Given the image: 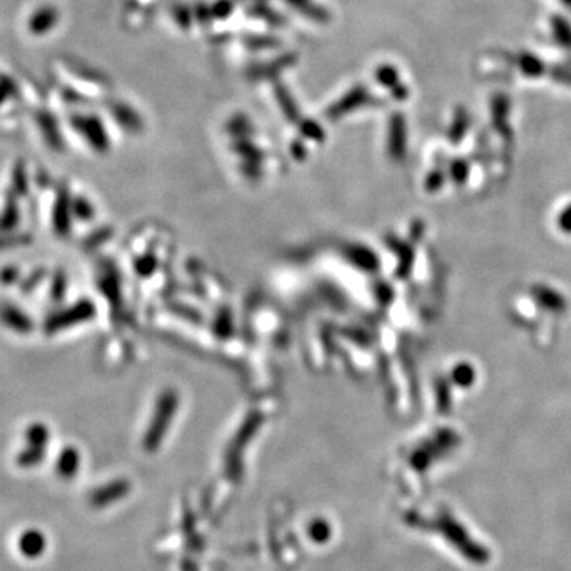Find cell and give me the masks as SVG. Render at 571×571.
Instances as JSON below:
<instances>
[{"mask_svg":"<svg viewBox=\"0 0 571 571\" xmlns=\"http://www.w3.org/2000/svg\"><path fill=\"white\" fill-rule=\"evenodd\" d=\"M535 297L544 308L553 309V312H562L565 308V300L560 294L549 288H538L535 289Z\"/></svg>","mask_w":571,"mask_h":571,"instance_id":"5b68a950","label":"cell"},{"mask_svg":"<svg viewBox=\"0 0 571 571\" xmlns=\"http://www.w3.org/2000/svg\"><path fill=\"white\" fill-rule=\"evenodd\" d=\"M557 224L562 232L571 233V203L567 208L562 210V213H560V216L557 219Z\"/></svg>","mask_w":571,"mask_h":571,"instance_id":"30bf717a","label":"cell"},{"mask_svg":"<svg viewBox=\"0 0 571 571\" xmlns=\"http://www.w3.org/2000/svg\"><path fill=\"white\" fill-rule=\"evenodd\" d=\"M443 173H440V172H432L430 173V177H429V184L430 186H432V190L433 189H437V188H440V184L443 183Z\"/></svg>","mask_w":571,"mask_h":571,"instance_id":"8fae6325","label":"cell"},{"mask_svg":"<svg viewBox=\"0 0 571 571\" xmlns=\"http://www.w3.org/2000/svg\"><path fill=\"white\" fill-rule=\"evenodd\" d=\"M500 56H502L505 61H509L511 65H514V67L518 68L520 73L525 75L527 78H541V77H544V75H548L549 72L548 64L532 53H527V51H520L518 54L502 53Z\"/></svg>","mask_w":571,"mask_h":571,"instance_id":"6da1fadb","label":"cell"},{"mask_svg":"<svg viewBox=\"0 0 571 571\" xmlns=\"http://www.w3.org/2000/svg\"><path fill=\"white\" fill-rule=\"evenodd\" d=\"M548 75L555 83L571 86V62L567 65H553V67H549Z\"/></svg>","mask_w":571,"mask_h":571,"instance_id":"ba28073f","label":"cell"},{"mask_svg":"<svg viewBox=\"0 0 571 571\" xmlns=\"http://www.w3.org/2000/svg\"><path fill=\"white\" fill-rule=\"evenodd\" d=\"M560 2H562L565 5V7L571 10V0H560Z\"/></svg>","mask_w":571,"mask_h":571,"instance_id":"7c38bea8","label":"cell"},{"mask_svg":"<svg viewBox=\"0 0 571 571\" xmlns=\"http://www.w3.org/2000/svg\"><path fill=\"white\" fill-rule=\"evenodd\" d=\"M509 97L498 92L495 94L492 100H490V113H492V123L494 127L497 129V132L503 137H509L511 129H509Z\"/></svg>","mask_w":571,"mask_h":571,"instance_id":"7a4b0ae2","label":"cell"},{"mask_svg":"<svg viewBox=\"0 0 571 571\" xmlns=\"http://www.w3.org/2000/svg\"><path fill=\"white\" fill-rule=\"evenodd\" d=\"M474 368L473 365L470 364H459L455 365L453 373H451V379H453L454 384L460 385V388H468L474 383Z\"/></svg>","mask_w":571,"mask_h":571,"instance_id":"52a82bcc","label":"cell"},{"mask_svg":"<svg viewBox=\"0 0 571 571\" xmlns=\"http://www.w3.org/2000/svg\"><path fill=\"white\" fill-rule=\"evenodd\" d=\"M549 26L555 43L567 49V51H571V24L568 23V19L560 16V14H553L549 18Z\"/></svg>","mask_w":571,"mask_h":571,"instance_id":"3957f363","label":"cell"},{"mask_svg":"<svg viewBox=\"0 0 571 571\" xmlns=\"http://www.w3.org/2000/svg\"><path fill=\"white\" fill-rule=\"evenodd\" d=\"M45 541L40 532H26L19 540V549L24 555H29V557H34V555L40 554L43 550Z\"/></svg>","mask_w":571,"mask_h":571,"instance_id":"8992f818","label":"cell"},{"mask_svg":"<svg viewBox=\"0 0 571 571\" xmlns=\"http://www.w3.org/2000/svg\"><path fill=\"white\" fill-rule=\"evenodd\" d=\"M470 123H472V119H470V114L467 110H465L464 107L455 108L453 123H451V127L448 132L449 142L453 144H459L460 142H462L464 135L467 134V130H468Z\"/></svg>","mask_w":571,"mask_h":571,"instance_id":"277c9868","label":"cell"},{"mask_svg":"<svg viewBox=\"0 0 571 571\" xmlns=\"http://www.w3.org/2000/svg\"><path fill=\"white\" fill-rule=\"evenodd\" d=\"M449 173L455 183L462 184L468 177V164L464 159H455L451 162Z\"/></svg>","mask_w":571,"mask_h":571,"instance_id":"9c48e42d","label":"cell"}]
</instances>
